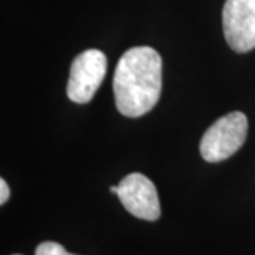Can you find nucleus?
Returning <instances> with one entry per match:
<instances>
[{
	"label": "nucleus",
	"mask_w": 255,
	"mask_h": 255,
	"mask_svg": "<svg viewBox=\"0 0 255 255\" xmlns=\"http://www.w3.org/2000/svg\"><path fill=\"white\" fill-rule=\"evenodd\" d=\"M162 92V57L152 47H133L119 58L114 75L117 110L139 118L157 104Z\"/></svg>",
	"instance_id": "1"
},
{
	"label": "nucleus",
	"mask_w": 255,
	"mask_h": 255,
	"mask_svg": "<svg viewBox=\"0 0 255 255\" xmlns=\"http://www.w3.org/2000/svg\"><path fill=\"white\" fill-rule=\"evenodd\" d=\"M247 132L248 121L243 112L234 111L221 117L201 137V157L210 163H217L231 157L244 145Z\"/></svg>",
	"instance_id": "2"
},
{
	"label": "nucleus",
	"mask_w": 255,
	"mask_h": 255,
	"mask_svg": "<svg viewBox=\"0 0 255 255\" xmlns=\"http://www.w3.org/2000/svg\"><path fill=\"white\" fill-rule=\"evenodd\" d=\"M107 57L97 50H85L74 58L67 84V95L75 104H87L94 98L107 74Z\"/></svg>",
	"instance_id": "3"
},
{
	"label": "nucleus",
	"mask_w": 255,
	"mask_h": 255,
	"mask_svg": "<svg viewBox=\"0 0 255 255\" xmlns=\"http://www.w3.org/2000/svg\"><path fill=\"white\" fill-rule=\"evenodd\" d=\"M223 28L228 46L236 53L255 48V0H227L223 9Z\"/></svg>",
	"instance_id": "4"
},
{
	"label": "nucleus",
	"mask_w": 255,
	"mask_h": 255,
	"mask_svg": "<svg viewBox=\"0 0 255 255\" xmlns=\"http://www.w3.org/2000/svg\"><path fill=\"white\" fill-rule=\"evenodd\" d=\"M118 197L128 213L137 219L155 221L160 217V203L155 184L145 174L130 173L118 186Z\"/></svg>",
	"instance_id": "5"
},
{
	"label": "nucleus",
	"mask_w": 255,
	"mask_h": 255,
	"mask_svg": "<svg viewBox=\"0 0 255 255\" xmlns=\"http://www.w3.org/2000/svg\"><path fill=\"white\" fill-rule=\"evenodd\" d=\"M36 255H75L70 254L61 244L54 241H46L37 247Z\"/></svg>",
	"instance_id": "6"
},
{
	"label": "nucleus",
	"mask_w": 255,
	"mask_h": 255,
	"mask_svg": "<svg viewBox=\"0 0 255 255\" xmlns=\"http://www.w3.org/2000/svg\"><path fill=\"white\" fill-rule=\"evenodd\" d=\"M10 190L9 186L4 179H0V204H4L6 201L9 200Z\"/></svg>",
	"instance_id": "7"
},
{
	"label": "nucleus",
	"mask_w": 255,
	"mask_h": 255,
	"mask_svg": "<svg viewBox=\"0 0 255 255\" xmlns=\"http://www.w3.org/2000/svg\"><path fill=\"white\" fill-rule=\"evenodd\" d=\"M110 190H111V193H115V194H118V186H111Z\"/></svg>",
	"instance_id": "8"
},
{
	"label": "nucleus",
	"mask_w": 255,
	"mask_h": 255,
	"mask_svg": "<svg viewBox=\"0 0 255 255\" xmlns=\"http://www.w3.org/2000/svg\"><path fill=\"white\" fill-rule=\"evenodd\" d=\"M17 255H18V254H17Z\"/></svg>",
	"instance_id": "9"
}]
</instances>
